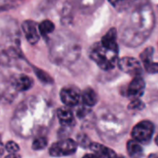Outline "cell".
<instances>
[{"instance_id": "cell-1", "label": "cell", "mask_w": 158, "mask_h": 158, "mask_svg": "<svg viewBox=\"0 0 158 158\" xmlns=\"http://www.w3.org/2000/svg\"><path fill=\"white\" fill-rule=\"evenodd\" d=\"M155 23V12L149 3L135 5L120 25L121 42L129 47L140 46L152 33Z\"/></svg>"}, {"instance_id": "cell-2", "label": "cell", "mask_w": 158, "mask_h": 158, "mask_svg": "<svg viewBox=\"0 0 158 158\" xmlns=\"http://www.w3.org/2000/svg\"><path fill=\"white\" fill-rule=\"evenodd\" d=\"M81 44L78 39L68 31H59L49 44L50 60L56 65H70L81 55Z\"/></svg>"}, {"instance_id": "cell-3", "label": "cell", "mask_w": 158, "mask_h": 158, "mask_svg": "<svg viewBox=\"0 0 158 158\" xmlns=\"http://www.w3.org/2000/svg\"><path fill=\"white\" fill-rule=\"evenodd\" d=\"M118 50L108 49L103 46L101 43H95L89 50L90 58L104 70H110L116 67V64L118 63Z\"/></svg>"}, {"instance_id": "cell-4", "label": "cell", "mask_w": 158, "mask_h": 158, "mask_svg": "<svg viewBox=\"0 0 158 158\" xmlns=\"http://www.w3.org/2000/svg\"><path fill=\"white\" fill-rule=\"evenodd\" d=\"M19 31L15 22L8 23L1 36V45L6 55L11 57H20L19 48Z\"/></svg>"}, {"instance_id": "cell-5", "label": "cell", "mask_w": 158, "mask_h": 158, "mask_svg": "<svg viewBox=\"0 0 158 158\" xmlns=\"http://www.w3.org/2000/svg\"><path fill=\"white\" fill-rule=\"evenodd\" d=\"M78 143L72 139H63L53 143L49 149V155L54 157H61L73 155L77 150Z\"/></svg>"}, {"instance_id": "cell-6", "label": "cell", "mask_w": 158, "mask_h": 158, "mask_svg": "<svg viewBox=\"0 0 158 158\" xmlns=\"http://www.w3.org/2000/svg\"><path fill=\"white\" fill-rule=\"evenodd\" d=\"M155 127L151 121L143 120L139 122L131 131V136L133 140L141 143H147L152 139Z\"/></svg>"}, {"instance_id": "cell-7", "label": "cell", "mask_w": 158, "mask_h": 158, "mask_svg": "<svg viewBox=\"0 0 158 158\" xmlns=\"http://www.w3.org/2000/svg\"><path fill=\"white\" fill-rule=\"evenodd\" d=\"M118 65L120 70H122L127 74L132 75L134 77L142 76L143 67L141 63L134 57H131V56L122 57L118 61Z\"/></svg>"}, {"instance_id": "cell-8", "label": "cell", "mask_w": 158, "mask_h": 158, "mask_svg": "<svg viewBox=\"0 0 158 158\" xmlns=\"http://www.w3.org/2000/svg\"><path fill=\"white\" fill-rule=\"evenodd\" d=\"M60 99L62 103L67 106H76L80 104L81 94L75 87L67 86L61 89Z\"/></svg>"}, {"instance_id": "cell-9", "label": "cell", "mask_w": 158, "mask_h": 158, "mask_svg": "<svg viewBox=\"0 0 158 158\" xmlns=\"http://www.w3.org/2000/svg\"><path fill=\"white\" fill-rule=\"evenodd\" d=\"M144 89H145V82L144 80L142 78V76L134 77L127 88V96L131 100L140 99V97L144 93Z\"/></svg>"}, {"instance_id": "cell-10", "label": "cell", "mask_w": 158, "mask_h": 158, "mask_svg": "<svg viewBox=\"0 0 158 158\" xmlns=\"http://www.w3.org/2000/svg\"><path fill=\"white\" fill-rule=\"evenodd\" d=\"M23 33L26 37V40L31 44H36L40 40L39 30L37 29L36 23L33 20H25L21 24Z\"/></svg>"}, {"instance_id": "cell-11", "label": "cell", "mask_w": 158, "mask_h": 158, "mask_svg": "<svg viewBox=\"0 0 158 158\" xmlns=\"http://www.w3.org/2000/svg\"><path fill=\"white\" fill-rule=\"evenodd\" d=\"M11 84L18 92H26L33 86V80L25 74H19L12 78Z\"/></svg>"}, {"instance_id": "cell-12", "label": "cell", "mask_w": 158, "mask_h": 158, "mask_svg": "<svg viewBox=\"0 0 158 158\" xmlns=\"http://www.w3.org/2000/svg\"><path fill=\"white\" fill-rule=\"evenodd\" d=\"M89 148L92 150L93 154L97 158L118 157L116 153L112 149H110V148H108V147H106V146H105L103 144L97 143H91Z\"/></svg>"}, {"instance_id": "cell-13", "label": "cell", "mask_w": 158, "mask_h": 158, "mask_svg": "<svg viewBox=\"0 0 158 158\" xmlns=\"http://www.w3.org/2000/svg\"><path fill=\"white\" fill-rule=\"evenodd\" d=\"M101 44L108 49L118 50V31L115 28H111L101 39Z\"/></svg>"}, {"instance_id": "cell-14", "label": "cell", "mask_w": 158, "mask_h": 158, "mask_svg": "<svg viewBox=\"0 0 158 158\" xmlns=\"http://www.w3.org/2000/svg\"><path fill=\"white\" fill-rule=\"evenodd\" d=\"M57 118L59 120V123L64 127H70L74 124V115L73 112L68 107L63 106L56 110Z\"/></svg>"}, {"instance_id": "cell-15", "label": "cell", "mask_w": 158, "mask_h": 158, "mask_svg": "<svg viewBox=\"0 0 158 158\" xmlns=\"http://www.w3.org/2000/svg\"><path fill=\"white\" fill-rule=\"evenodd\" d=\"M78 7L83 13H93L103 2V0H75Z\"/></svg>"}, {"instance_id": "cell-16", "label": "cell", "mask_w": 158, "mask_h": 158, "mask_svg": "<svg viewBox=\"0 0 158 158\" xmlns=\"http://www.w3.org/2000/svg\"><path fill=\"white\" fill-rule=\"evenodd\" d=\"M81 101H82L83 105L86 106H88V107L94 106L98 102L97 94L94 92V89H92V88H86L81 93Z\"/></svg>"}, {"instance_id": "cell-17", "label": "cell", "mask_w": 158, "mask_h": 158, "mask_svg": "<svg viewBox=\"0 0 158 158\" xmlns=\"http://www.w3.org/2000/svg\"><path fill=\"white\" fill-rule=\"evenodd\" d=\"M127 151L131 158H141L143 155V147L135 140H131L127 143Z\"/></svg>"}, {"instance_id": "cell-18", "label": "cell", "mask_w": 158, "mask_h": 158, "mask_svg": "<svg viewBox=\"0 0 158 158\" xmlns=\"http://www.w3.org/2000/svg\"><path fill=\"white\" fill-rule=\"evenodd\" d=\"M38 30H39V33L42 36L46 37L55 31V24L49 19H44L39 24Z\"/></svg>"}, {"instance_id": "cell-19", "label": "cell", "mask_w": 158, "mask_h": 158, "mask_svg": "<svg viewBox=\"0 0 158 158\" xmlns=\"http://www.w3.org/2000/svg\"><path fill=\"white\" fill-rule=\"evenodd\" d=\"M24 0H0V11L10 10L19 6Z\"/></svg>"}, {"instance_id": "cell-20", "label": "cell", "mask_w": 158, "mask_h": 158, "mask_svg": "<svg viewBox=\"0 0 158 158\" xmlns=\"http://www.w3.org/2000/svg\"><path fill=\"white\" fill-rule=\"evenodd\" d=\"M48 144V141L44 136H39L36 137L31 144V148L34 151H40V150H44V148H46Z\"/></svg>"}, {"instance_id": "cell-21", "label": "cell", "mask_w": 158, "mask_h": 158, "mask_svg": "<svg viewBox=\"0 0 158 158\" xmlns=\"http://www.w3.org/2000/svg\"><path fill=\"white\" fill-rule=\"evenodd\" d=\"M34 73L37 76V78L44 83L50 84V83H53V81H54L52 77L48 73H46L45 71L38 69V68H34Z\"/></svg>"}, {"instance_id": "cell-22", "label": "cell", "mask_w": 158, "mask_h": 158, "mask_svg": "<svg viewBox=\"0 0 158 158\" xmlns=\"http://www.w3.org/2000/svg\"><path fill=\"white\" fill-rule=\"evenodd\" d=\"M108 2L118 11H123L130 7V0H108Z\"/></svg>"}, {"instance_id": "cell-23", "label": "cell", "mask_w": 158, "mask_h": 158, "mask_svg": "<svg viewBox=\"0 0 158 158\" xmlns=\"http://www.w3.org/2000/svg\"><path fill=\"white\" fill-rule=\"evenodd\" d=\"M153 56H154V48L152 46H148L143 51L140 57H141L142 62L145 63V62H148L149 60L150 61L153 60Z\"/></svg>"}, {"instance_id": "cell-24", "label": "cell", "mask_w": 158, "mask_h": 158, "mask_svg": "<svg viewBox=\"0 0 158 158\" xmlns=\"http://www.w3.org/2000/svg\"><path fill=\"white\" fill-rule=\"evenodd\" d=\"M143 64L144 69L148 73H150V74H156V73H158V63L154 62V60H151V61H148V62H145V63H143Z\"/></svg>"}, {"instance_id": "cell-25", "label": "cell", "mask_w": 158, "mask_h": 158, "mask_svg": "<svg viewBox=\"0 0 158 158\" xmlns=\"http://www.w3.org/2000/svg\"><path fill=\"white\" fill-rule=\"evenodd\" d=\"M143 108H144V104L140 99L131 100V102L129 105V109L132 111H140Z\"/></svg>"}, {"instance_id": "cell-26", "label": "cell", "mask_w": 158, "mask_h": 158, "mask_svg": "<svg viewBox=\"0 0 158 158\" xmlns=\"http://www.w3.org/2000/svg\"><path fill=\"white\" fill-rule=\"evenodd\" d=\"M5 149L9 154H18L19 151V146L13 141H9L5 144Z\"/></svg>"}, {"instance_id": "cell-27", "label": "cell", "mask_w": 158, "mask_h": 158, "mask_svg": "<svg viewBox=\"0 0 158 158\" xmlns=\"http://www.w3.org/2000/svg\"><path fill=\"white\" fill-rule=\"evenodd\" d=\"M78 143L81 144L82 147H89L91 143L89 142V139L86 137V135H80L78 137Z\"/></svg>"}, {"instance_id": "cell-28", "label": "cell", "mask_w": 158, "mask_h": 158, "mask_svg": "<svg viewBox=\"0 0 158 158\" xmlns=\"http://www.w3.org/2000/svg\"><path fill=\"white\" fill-rule=\"evenodd\" d=\"M57 0H44V2H43V5H44V7H50L51 6H53L56 2ZM43 6V7H44Z\"/></svg>"}, {"instance_id": "cell-29", "label": "cell", "mask_w": 158, "mask_h": 158, "mask_svg": "<svg viewBox=\"0 0 158 158\" xmlns=\"http://www.w3.org/2000/svg\"><path fill=\"white\" fill-rule=\"evenodd\" d=\"M5 158H21V156L19 154H9Z\"/></svg>"}, {"instance_id": "cell-30", "label": "cell", "mask_w": 158, "mask_h": 158, "mask_svg": "<svg viewBox=\"0 0 158 158\" xmlns=\"http://www.w3.org/2000/svg\"><path fill=\"white\" fill-rule=\"evenodd\" d=\"M5 145H3V143L0 142V157L3 156V154H4V152H5Z\"/></svg>"}, {"instance_id": "cell-31", "label": "cell", "mask_w": 158, "mask_h": 158, "mask_svg": "<svg viewBox=\"0 0 158 158\" xmlns=\"http://www.w3.org/2000/svg\"><path fill=\"white\" fill-rule=\"evenodd\" d=\"M82 158H97L94 154H88V155H85Z\"/></svg>"}, {"instance_id": "cell-32", "label": "cell", "mask_w": 158, "mask_h": 158, "mask_svg": "<svg viewBox=\"0 0 158 158\" xmlns=\"http://www.w3.org/2000/svg\"><path fill=\"white\" fill-rule=\"evenodd\" d=\"M156 145L158 146V135L156 136Z\"/></svg>"}, {"instance_id": "cell-33", "label": "cell", "mask_w": 158, "mask_h": 158, "mask_svg": "<svg viewBox=\"0 0 158 158\" xmlns=\"http://www.w3.org/2000/svg\"><path fill=\"white\" fill-rule=\"evenodd\" d=\"M117 158H126V157H125V156H118Z\"/></svg>"}]
</instances>
